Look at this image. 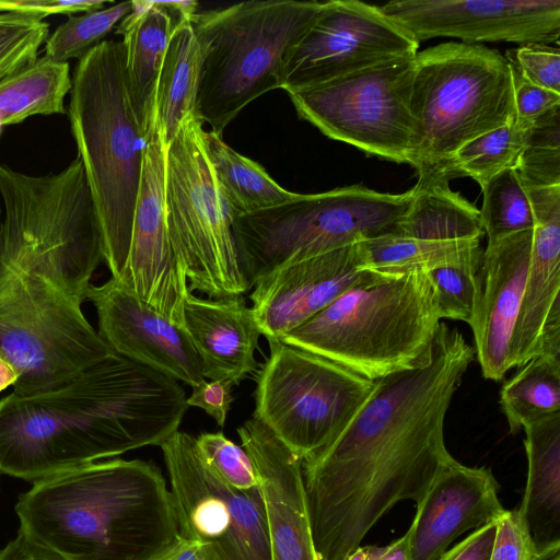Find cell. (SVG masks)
<instances>
[{"instance_id":"6da1fadb","label":"cell","mask_w":560,"mask_h":560,"mask_svg":"<svg viewBox=\"0 0 560 560\" xmlns=\"http://www.w3.org/2000/svg\"><path fill=\"white\" fill-rule=\"evenodd\" d=\"M474 358L463 334L441 322L427 361L374 381L334 440L302 462L318 560H346L394 505L420 502L454 459L444 422Z\"/></svg>"},{"instance_id":"7a4b0ae2","label":"cell","mask_w":560,"mask_h":560,"mask_svg":"<svg viewBox=\"0 0 560 560\" xmlns=\"http://www.w3.org/2000/svg\"><path fill=\"white\" fill-rule=\"evenodd\" d=\"M173 377L112 352L45 389L0 399V474L35 482L148 445L189 408Z\"/></svg>"},{"instance_id":"3957f363","label":"cell","mask_w":560,"mask_h":560,"mask_svg":"<svg viewBox=\"0 0 560 560\" xmlns=\"http://www.w3.org/2000/svg\"><path fill=\"white\" fill-rule=\"evenodd\" d=\"M20 528L71 560H156L178 539L166 480L142 459L81 465L33 482Z\"/></svg>"},{"instance_id":"277c9868","label":"cell","mask_w":560,"mask_h":560,"mask_svg":"<svg viewBox=\"0 0 560 560\" xmlns=\"http://www.w3.org/2000/svg\"><path fill=\"white\" fill-rule=\"evenodd\" d=\"M69 120L97 213L103 259L124 273L141 179L147 133L133 112L121 42L103 40L74 70Z\"/></svg>"},{"instance_id":"5b68a950","label":"cell","mask_w":560,"mask_h":560,"mask_svg":"<svg viewBox=\"0 0 560 560\" xmlns=\"http://www.w3.org/2000/svg\"><path fill=\"white\" fill-rule=\"evenodd\" d=\"M441 319L428 270L381 271L345 291L281 342L376 381L424 363Z\"/></svg>"},{"instance_id":"8992f818","label":"cell","mask_w":560,"mask_h":560,"mask_svg":"<svg viewBox=\"0 0 560 560\" xmlns=\"http://www.w3.org/2000/svg\"><path fill=\"white\" fill-rule=\"evenodd\" d=\"M0 262L82 304L103 260V240L81 160L42 176L0 165Z\"/></svg>"},{"instance_id":"52a82bcc","label":"cell","mask_w":560,"mask_h":560,"mask_svg":"<svg viewBox=\"0 0 560 560\" xmlns=\"http://www.w3.org/2000/svg\"><path fill=\"white\" fill-rule=\"evenodd\" d=\"M409 108L416 185L445 184L444 170L460 147L515 119L512 66L485 45L429 47L415 56Z\"/></svg>"},{"instance_id":"ba28073f","label":"cell","mask_w":560,"mask_h":560,"mask_svg":"<svg viewBox=\"0 0 560 560\" xmlns=\"http://www.w3.org/2000/svg\"><path fill=\"white\" fill-rule=\"evenodd\" d=\"M323 2L249 0L196 13L191 25L202 54L196 116L222 136L250 102L282 86L287 52Z\"/></svg>"},{"instance_id":"9c48e42d","label":"cell","mask_w":560,"mask_h":560,"mask_svg":"<svg viewBox=\"0 0 560 560\" xmlns=\"http://www.w3.org/2000/svg\"><path fill=\"white\" fill-rule=\"evenodd\" d=\"M416 188L381 192L362 185L295 198L233 215V234L248 288L275 269L390 232L409 211Z\"/></svg>"},{"instance_id":"30bf717a","label":"cell","mask_w":560,"mask_h":560,"mask_svg":"<svg viewBox=\"0 0 560 560\" xmlns=\"http://www.w3.org/2000/svg\"><path fill=\"white\" fill-rule=\"evenodd\" d=\"M202 121H184L165 148V210L168 233L188 291L211 299L249 291L233 234V213L207 159Z\"/></svg>"},{"instance_id":"8fae6325","label":"cell","mask_w":560,"mask_h":560,"mask_svg":"<svg viewBox=\"0 0 560 560\" xmlns=\"http://www.w3.org/2000/svg\"><path fill=\"white\" fill-rule=\"evenodd\" d=\"M81 306L46 279L0 262V351L19 373L12 392L54 386L114 352Z\"/></svg>"},{"instance_id":"7c38bea8","label":"cell","mask_w":560,"mask_h":560,"mask_svg":"<svg viewBox=\"0 0 560 560\" xmlns=\"http://www.w3.org/2000/svg\"><path fill=\"white\" fill-rule=\"evenodd\" d=\"M269 346L253 417L303 462L334 440L364 402L374 381L281 341Z\"/></svg>"},{"instance_id":"4fadbf2b","label":"cell","mask_w":560,"mask_h":560,"mask_svg":"<svg viewBox=\"0 0 560 560\" xmlns=\"http://www.w3.org/2000/svg\"><path fill=\"white\" fill-rule=\"evenodd\" d=\"M413 71L415 57L400 58L288 94L299 117L326 137L412 166Z\"/></svg>"},{"instance_id":"5bb4252c","label":"cell","mask_w":560,"mask_h":560,"mask_svg":"<svg viewBox=\"0 0 560 560\" xmlns=\"http://www.w3.org/2000/svg\"><path fill=\"white\" fill-rule=\"evenodd\" d=\"M160 447L179 535L202 545L211 560H270L260 488L238 490L221 480L191 434L178 430Z\"/></svg>"},{"instance_id":"9a60e30c","label":"cell","mask_w":560,"mask_h":560,"mask_svg":"<svg viewBox=\"0 0 560 560\" xmlns=\"http://www.w3.org/2000/svg\"><path fill=\"white\" fill-rule=\"evenodd\" d=\"M419 44L381 7L358 0L326 1L287 52L281 89L290 93L383 62L415 57Z\"/></svg>"},{"instance_id":"2e32d148","label":"cell","mask_w":560,"mask_h":560,"mask_svg":"<svg viewBox=\"0 0 560 560\" xmlns=\"http://www.w3.org/2000/svg\"><path fill=\"white\" fill-rule=\"evenodd\" d=\"M406 215L388 233L362 242L366 269L433 270L459 262L480 247L479 210L446 184L417 186Z\"/></svg>"},{"instance_id":"e0dca14e","label":"cell","mask_w":560,"mask_h":560,"mask_svg":"<svg viewBox=\"0 0 560 560\" xmlns=\"http://www.w3.org/2000/svg\"><path fill=\"white\" fill-rule=\"evenodd\" d=\"M117 281L144 304L184 327V300L189 291L167 228L165 147L156 114L147 133L128 258Z\"/></svg>"},{"instance_id":"ac0fdd59","label":"cell","mask_w":560,"mask_h":560,"mask_svg":"<svg viewBox=\"0 0 560 560\" xmlns=\"http://www.w3.org/2000/svg\"><path fill=\"white\" fill-rule=\"evenodd\" d=\"M418 43H559L560 0H399L381 7Z\"/></svg>"},{"instance_id":"d6986e66","label":"cell","mask_w":560,"mask_h":560,"mask_svg":"<svg viewBox=\"0 0 560 560\" xmlns=\"http://www.w3.org/2000/svg\"><path fill=\"white\" fill-rule=\"evenodd\" d=\"M362 242L283 265L259 279L252 311L269 345L314 317L345 291L376 277Z\"/></svg>"},{"instance_id":"ffe728a7","label":"cell","mask_w":560,"mask_h":560,"mask_svg":"<svg viewBox=\"0 0 560 560\" xmlns=\"http://www.w3.org/2000/svg\"><path fill=\"white\" fill-rule=\"evenodd\" d=\"M85 300L95 307L98 335L120 355L194 387L205 378L201 358L184 327L140 301L110 278L90 284Z\"/></svg>"},{"instance_id":"44dd1931","label":"cell","mask_w":560,"mask_h":560,"mask_svg":"<svg viewBox=\"0 0 560 560\" xmlns=\"http://www.w3.org/2000/svg\"><path fill=\"white\" fill-rule=\"evenodd\" d=\"M535 225L512 343L513 368L560 357V185L526 189Z\"/></svg>"},{"instance_id":"7402d4cb","label":"cell","mask_w":560,"mask_h":560,"mask_svg":"<svg viewBox=\"0 0 560 560\" xmlns=\"http://www.w3.org/2000/svg\"><path fill=\"white\" fill-rule=\"evenodd\" d=\"M533 230L487 243L478 272L470 328L485 378L500 381L513 369L512 343L529 265Z\"/></svg>"},{"instance_id":"603a6c76","label":"cell","mask_w":560,"mask_h":560,"mask_svg":"<svg viewBox=\"0 0 560 560\" xmlns=\"http://www.w3.org/2000/svg\"><path fill=\"white\" fill-rule=\"evenodd\" d=\"M262 494L270 560H318L304 489L302 459L260 420L237 429Z\"/></svg>"},{"instance_id":"cb8c5ba5","label":"cell","mask_w":560,"mask_h":560,"mask_svg":"<svg viewBox=\"0 0 560 560\" xmlns=\"http://www.w3.org/2000/svg\"><path fill=\"white\" fill-rule=\"evenodd\" d=\"M498 492L490 469L468 467L454 458L416 504L407 530L410 560H438L462 534L497 522L505 512Z\"/></svg>"},{"instance_id":"d4e9b609","label":"cell","mask_w":560,"mask_h":560,"mask_svg":"<svg viewBox=\"0 0 560 560\" xmlns=\"http://www.w3.org/2000/svg\"><path fill=\"white\" fill-rule=\"evenodd\" d=\"M183 319L202 360L206 380H228L237 385L256 371L255 351L261 332L242 295L203 299L188 292Z\"/></svg>"},{"instance_id":"484cf974","label":"cell","mask_w":560,"mask_h":560,"mask_svg":"<svg viewBox=\"0 0 560 560\" xmlns=\"http://www.w3.org/2000/svg\"><path fill=\"white\" fill-rule=\"evenodd\" d=\"M528 469L517 513L538 560L560 551V412L523 427Z\"/></svg>"},{"instance_id":"4316f807","label":"cell","mask_w":560,"mask_h":560,"mask_svg":"<svg viewBox=\"0 0 560 560\" xmlns=\"http://www.w3.org/2000/svg\"><path fill=\"white\" fill-rule=\"evenodd\" d=\"M178 24L165 1L133 0L131 11L116 30L122 36L129 98L145 133L155 114L156 85L164 56Z\"/></svg>"},{"instance_id":"83f0119b","label":"cell","mask_w":560,"mask_h":560,"mask_svg":"<svg viewBox=\"0 0 560 560\" xmlns=\"http://www.w3.org/2000/svg\"><path fill=\"white\" fill-rule=\"evenodd\" d=\"M202 54L191 21L174 28L160 71L155 114L166 148L186 119L196 115Z\"/></svg>"},{"instance_id":"f1b7e54d","label":"cell","mask_w":560,"mask_h":560,"mask_svg":"<svg viewBox=\"0 0 560 560\" xmlns=\"http://www.w3.org/2000/svg\"><path fill=\"white\" fill-rule=\"evenodd\" d=\"M202 142L218 188L233 215L284 203L296 192L282 188L258 163L237 153L219 136L203 130Z\"/></svg>"},{"instance_id":"f546056e","label":"cell","mask_w":560,"mask_h":560,"mask_svg":"<svg viewBox=\"0 0 560 560\" xmlns=\"http://www.w3.org/2000/svg\"><path fill=\"white\" fill-rule=\"evenodd\" d=\"M72 79L68 62L46 56L0 82V125H13L35 115L63 114Z\"/></svg>"},{"instance_id":"4dcf8cb0","label":"cell","mask_w":560,"mask_h":560,"mask_svg":"<svg viewBox=\"0 0 560 560\" xmlns=\"http://www.w3.org/2000/svg\"><path fill=\"white\" fill-rule=\"evenodd\" d=\"M500 406L511 433L560 412V357L538 355L520 366L502 385Z\"/></svg>"},{"instance_id":"1f68e13d","label":"cell","mask_w":560,"mask_h":560,"mask_svg":"<svg viewBox=\"0 0 560 560\" xmlns=\"http://www.w3.org/2000/svg\"><path fill=\"white\" fill-rule=\"evenodd\" d=\"M530 130L514 119L476 137L452 156L444 170L443 182L448 184L455 177L465 176L485 188L503 171L515 168Z\"/></svg>"},{"instance_id":"d6a6232c","label":"cell","mask_w":560,"mask_h":560,"mask_svg":"<svg viewBox=\"0 0 560 560\" xmlns=\"http://www.w3.org/2000/svg\"><path fill=\"white\" fill-rule=\"evenodd\" d=\"M481 190L483 201L479 214L488 237L487 243L534 229L535 220L527 190L515 168L503 171Z\"/></svg>"},{"instance_id":"836d02e7","label":"cell","mask_w":560,"mask_h":560,"mask_svg":"<svg viewBox=\"0 0 560 560\" xmlns=\"http://www.w3.org/2000/svg\"><path fill=\"white\" fill-rule=\"evenodd\" d=\"M131 11V1L109 8L69 15L45 42L47 58L68 62L84 57Z\"/></svg>"},{"instance_id":"e575fe53","label":"cell","mask_w":560,"mask_h":560,"mask_svg":"<svg viewBox=\"0 0 560 560\" xmlns=\"http://www.w3.org/2000/svg\"><path fill=\"white\" fill-rule=\"evenodd\" d=\"M515 170L526 189L560 185V107L535 122Z\"/></svg>"},{"instance_id":"d590c367","label":"cell","mask_w":560,"mask_h":560,"mask_svg":"<svg viewBox=\"0 0 560 560\" xmlns=\"http://www.w3.org/2000/svg\"><path fill=\"white\" fill-rule=\"evenodd\" d=\"M481 246L463 260L429 271L441 318L470 325L478 299V272L482 258Z\"/></svg>"},{"instance_id":"8d00e7d4","label":"cell","mask_w":560,"mask_h":560,"mask_svg":"<svg viewBox=\"0 0 560 560\" xmlns=\"http://www.w3.org/2000/svg\"><path fill=\"white\" fill-rule=\"evenodd\" d=\"M48 37V24L39 16L0 13V82L38 58Z\"/></svg>"},{"instance_id":"74e56055","label":"cell","mask_w":560,"mask_h":560,"mask_svg":"<svg viewBox=\"0 0 560 560\" xmlns=\"http://www.w3.org/2000/svg\"><path fill=\"white\" fill-rule=\"evenodd\" d=\"M196 447L205 464L229 486L238 490L259 487L248 453L222 432L201 433L196 438Z\"/></svg>"},{"instance_id":"f35d334b","label":"cell","mask_w":560,"mask_h":560,"mask_svg":"<svg viewBox=\"0 0 560 560\" xmlns=\"http://www.w3.org/2000/svg\"><path fill=\"white\" fill-rule=\"evenodd\" d=\"M505 58L528 82L560 94V49L547 44L520 45Z\"/></svg>"},{"instance_id":"ab89813d","label":"cell","mask_w":560,"mask_h":560,"mask_svg":"<svg viewBox=\"0 0 560 560\" xmlns=\"http://www.w3.org/2000/svg\"><path fill=\"white\" fill-rule=\"evenodd\" d=\"M489 560H538L533 540L517 510H505L495 522Z\"/></svg>"},{"instance_id":"60d3db41","label":"cell","mask_w":560,"mask_h":560,"mask_svg":"<svg viewBox=\"0 0 560 560\" xmlns=\"http://www.w3.org/2000/svg\"><path fill=\"white\" fill-rule=\"evenodd\" d=\"M515 121L526 129L552 109L560 107V94L537 86L513 69Z\"/></svg>"},{"instance_id":"b9f144b4","label":"cell","mask_w":560,"mask_h":560,"mask_svg":"<svg viewBox=\"0 0 560 560\" xmlns=\"http://www.w3.org/2000/svg\"><path fill=\"white\" fill-rule=\"evenodd\" d=\"M233 386L234 383L228 380H205L191 387V394L186 400L187 406L203 410L223 428L233 401Z\"/></svg>"},{"instance_id":"7bdbcfd3","label":"cell","mask_w":560,"mask_h":560,"mask_svg":"<svg viewBox=\"0 0 560 560\" xmlns=\"http://www.w3.org/2000/svg\"><path fill=\"white\" fill-rule=\"evenodd\" d=\"M103 0H2L3 12L24 13L44 20L49 14L91 12L104 9Z\"/></svg>"},{"instance_id":"ee69618b","label":"cell","mask_w":560,"mask_h":560,"mask_svg":"<svg viewBox=\"0 0 560 560\" xmlns=\"http://www.w3.org/2000/svg\"><path fill=\"white\" fill-rule=\"evenodd\" d=\"M495 536V522L483 525L450 550L444 551L438 560H489Z\"/></svg>"},{"instance_id":"f6af8a7d","label":"cell","mask_w":560,"mask_h":560,"mask_svg":"<svg viewBox=\"0 0 560 560\" xmlns=\"http://www.w3.org/2000/svg\"><path fill=\"white\" fill-rule=\"evenodd\" d=\"M0 560H71L19 528L18 535L0 550Z\"/></svg>"},{"instance_id":"bcb514c9","label":"cell","mask_w":560,"mask_h":560,"mask_svg":"<svg viewBox=\"0 0 560 560\" xmlns=\"http://www.w3.org/2000/svg\"><path fill=\"white\" fill-rule=\"evenodd\" d=\"M156 560H211L206 548L179 535L176 542Z\"/></svg>"},{"instance_id":"7dc6e473","label":"cell","mask_w":560,"mask_h":560,"mask_svg":"<svg viewBox=\"0 0 560 560\" xmlns=\"http://www.w3.org/2000/svg\"><path fill=\"white\" fill-rule=\"evenodd\" d=\"M408 532L385 547L371 546L369 560H410Z\"/></svg>"},{"instance_id":"c3c4849f","label":"cell","mask_w":560,"mask_h":560,"mask_svg":"<svg viewBox=\"0 0 560 560\" xmlns=\"http://www.w3.org/2000/svg\"><path fill=\"white\" fill-rule=\"evenodd\" d=\"M18 378V371L0 351V393L9 386H13Z\"/></svg>"},{"instance_id":"681fc988","label":"cell","mask_w":560,"mask_h":560,"mask_svg":"<svg viewBox=\"0 0 560 560\" xmlns=\"http://www.w3.org/2000/svg\"><path fill=\"white\" fill-rule=\"evenodd\" d=\"M371 546L358 547L346 560H369Z\"/></svg>"},{"instance_id":"f907efd6","label":"cell","mask_w":560,"mask_h":560,"mask_svg":"<svg viewBox=\"0 0 560 560\" xmlns=\"http://www.w3.org/2000/svg\"><path fill=\"white\" fill-rule=\"evenodd\" d=\"M549 560H560V551L556 552Z\"/></svg>"},{"instance_id":"816d5d0a","label":"cell","mask_w":560,"mask_h":560,"mask_svg":"<svg viewBox=\"0 0 560 560\" xmlns=\"http://www.w3.org/2000/svg\"><path fill=\"white\" fill-rule=\"evenodd\" d=\"M0 13H4L3 12V7H2V0H0Z\"/></svg>"},{"instance_id":"f5cc1de1","label":"cell","mask_w":560,"mask_h":560,"mask_svg":"<svg viewBox=\"0 0 560 560\" xmlns=\"http://www.w3.org/2000/svg\"><path fill=\"white\" fill-rule=\"evenodd\" d=\"M1 127H2V126L0 125V130H1Z\"/></svg>"},{"instance_id":"db71d44e","label":"cell","mask_w":560,"mask_h":560,"mask_svg":"<svg viewBox=\"0 0 560 560\" xmlns=\"http://www.w3.org/2000/svg\"><path fill=\"white\" fill-rule=\"evenodd\" d=\"M1 212V211H0Z\"/></svg>"}]
</instances>
